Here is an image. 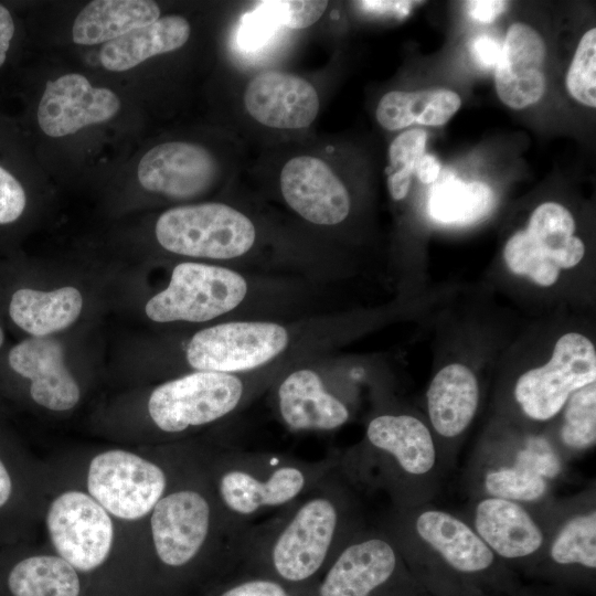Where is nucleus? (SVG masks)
Segmentation results:
<instances>
[{"mask_svg": "<svg viewBox=\"0 0 596 596\" xmlns=\"http://www.w3.org/2000/svg\"><path fill=\"white\" fill-rule=\"evenodd\" d=\"M478 398V382L468 366L453 363L443 368L427 391L429 418L436 432L445 437L464 432L475 416Z\"/></svg>", "mask_w": 596, "mask_h": 596, "instance_id": "nucleus-22", "label": "nucleus"}, {"mask_svg": "<svg viewBox=\"0 0 596 596\" xmlns=\"http://www.w3.org/2000/svg\"><path fill=\"white\" fill-rule=\"evenodd\" d=\"M262 2L273 13L280 25L292 30L305 29L317 22L328 6L327 1L318 0Z\"/></svg>", "mask_w": 596, "mask_h": 596, "instance_id": "nucleus-34", "label": "nucleus"}, {"mask_svg": "<svg viewBox=\"0 0 596 596\" xmlns=\"http://www.w3.org/2000/svg\"><path fill=\"white\" fill-rule=\"evenodd\" d=\"M370 444L397 461L411 475H423L435 464V447L427 427L409 415H380L366 429Z\"/></svg>", "mask_w": 596, "mask_h": 596, "instance_id": "nucleus-25", "label": "nucleus"}, {"mask_svg": "<svg viewBox=\"0 0 596 596\" xmlns=\"http://www.w3.org/2000/svg\"><path fill=\"white\" fill-rule=\"evenodd\" d=\"M397 568L393 546L368 538L341 547L318 579L315 596H373L386 586Z\"/></svg>", "mask_w": 596, "mask_h": 596, "instance_id": "nucleus-14", "label": "nucleus"}, {"mask_svg": "<svg viewBox=\"0 0 596 596\" xmlns=\"http://www.w3.org/2000/svg\"><path fill=\"white\" fill-rule=\"evenodd\" d=\"M201 596H315L313 592L297 590L264 575L240 572L226 576Z\"/></svg>", "mask_w": 596, "mask_h": 596, "instance_id": "nucleus-32", "label": "nucleus"}, {"mask_svg": "<svg viewBox=\"0 0 596 596\" xmlns=\"http://www.w3.org/2000/svg\"><path fill=\"white\" fill-rule=\"evenodd\" d=\"M327 461L304 462L272 456L224 457L213 478V496L227 524L238 533L253 518L287 509L326 476Z\"/></svg>", "mask_w": 596, "mask_h": 596, "instance_id": "nucleus-3", "label": "nucleus"}, {"mask_svg": "<svg viewBox=\"0 0 596 596\" xmlns=\"http://www.w3.org/2000/svg\"><path fill=\"white\" fill-rule=\"evenodd\" d=\"M551 556L558 564L596 567V513L570 520L555 538Z\"/></svg>", "mask_w": 596, "mask_h": 596, "instance_id": "nucleus-29", "label": "nucleus"}, {"mask_svg": "<svg viewBox=\"0 0 596 596\" xmlns=\"http://www.w3.org/2000/svg\"><path fill=\"white\" fill-rule=\"evenodd\" d=\"M574 232L575 222L566 207L543 203L531 214L526 230L514 233L507 242L505 264L515 275L551 286L562 268L574 267L584 256V243Z\"/></svg>", "mask_w": 596, "mask_h": 596, "instance_id": "nucleus-7", "label": "nucleus"}, {"mask_svg": "<svg viewBox=\"0 0 596 596\" xmlns=\"http://www.w3.org/2000/svg\"><path fill=\"white\" fill-rule=\"evenodd\" d=\"M82 308V294L72 286L51 291L21 288L11 297L9 315L32 337L44 338L73 324Z\"/></svg>", "mask_w": 596, "mask_h": 596, "instance_id": "nucleus-24", "label": "nucleus"}, {"mask_svg": "<svg viewBox=\"0 0 596 596\" xmlns=\"http://www.w3.org/2000/svg\"><path fill=\"white\" fill-rule=\"evenodd\" d=\"M596 380V350L577 332L563 334L551 360L529 370L517 381L514 396L531 418L546 421L556 415L572 393Z\"/></svg>", "mask_w": 596, "mask_h": 596, "instance_id": "nucleus-10", "label": "nucleus"}, {"mask_svg": "<svg viewBox=\"0 0 596 596\" xmlns=\"http://www.w3.org/2000/svg\"><path fill=\"white\" fill-rule=\"evenodd\" d=\"M149 515L158 562L152 594L183 596L190 586L209 575L205 553L212 549L210 543L219 525L228 524L214 496L195 487L167 491Z\"/></svg>", "mask_w": 596, "mask_h": 596, "instance_id": "nucleus-2", "label": "nucleus"}, {"mask_svg": "<svg viewBox=\"0 0 596 596\" xmlns=\"http://www.w3.org/2000/svg\"><path fill=\"white\" fill-rule=\"evenodd\" d=\"M485 483L491 494L505 500H535L546 488L544 478L517 467L488 473Z\"/></svg>", "mask_w": 596, "mask_h": 596, "instance_id": "nucleus-33", "label": "nucleus"}, {"mask_svg": "<svg viewBox=\"0 0 596 596\" xmlns=\"http://www.w3.org/2000/svg\"><path fill=\"white\" fill-rule=\"evenodd\" d=\"M3 340H4V334H3V330H2L1 327H0V347H1L2 343H3Z\"/></svg>", "mask_w": 596, "mask_h": 596, "instance_id": "nucleus-45", "label": "nucleus"}, {"mask_svg": "<svg viewBox=\"0 0 596 596\" xmlns=\"http://www.w3.org/2000/svg\"><path fill=\"white\" fill-rule=\"evenodd\" d=\"M245 397L237 375L194 371L158 385L148 400V413L162 432L177 434L224 418Z\"/></svg>", "mask_w": 596, "mask_h": 596, "instance_id": "nucleus-6", "label": "nucleus"}, {"mask_svg": "<svg viewBox=\"0 0 596 596\" xmlns=\"http://www.w3.org/2000/svg\"><path fill=\"white\" fill-rule=\"evenodd\" d=\"M468 14L481 23H491L507 8L505 1L476 0L466 3Z\"/></svg>", "mask_w": 596, "mask_h": 596, "instance_id": "nucleus-40", "label": "nucleus"}, {"mask_svg": "<svg viewBox=\"0 0 596 596\" xmlns=\"http://www.w3.org/2000/svg\"><path fill=\"white\" fill-rule=\"evenodd\" d=\"M280 191L286 203L301 217L317 225L341 223L350 212L347 188L321 159L298 156L280 172Z\"/></svg>", "mask_w": 596, "mask_h": 596, "instance_id": "nucleus-12", "label": "nucleus"}, {"mask_svg": "<svg viewBox=\"0 0 596 596\" xmlns=\"http://www.w3.org/2000/svg\"><path fill=\"white\" fill-rule=\"evenodd\" d=\"M570 94L579 103L596 106V29L581 39L566 76Z\"/></svg>", "mask_w": 596, "mask_h": 596, "instance_id": "nucleus-31", "label": "nucleus"}, {"mask_svg": "<svg viewBox=\"0 0 596 596\" xmlns=\"http://www.w3.org/2000/svg\"><path fill=\"white\" fill-rule=\"evenodd\" d=\"M216 173V162L204 147L183 141L155 146L137 167L143 189L174 199L201 194L213 183Z\"/></svg>", "mask_w": 596, "mask_h": 596, "instance_id": "nucleus-13", "label": "nucleus"}, {"mask_svg": "<svg viewBox=\"0 0 596 596\" xmlns=\"http://www.w3.org/2000/svg\"><path fill=\"white\" fill-rule=\"evenodd\" d=\"M264 532L244 534L241 572L264 575L297 590L313 592L340 550L342 510L327 476Z\"/></svg>", "mask_w": 596, "mask_h": 596, "instance_id": "nucleus-1", "label": "nucleus"}, {"mask_svg": "<svg viewBox=\"0 0 596 596\" xmlns=\"http://www.w3.org/2000/svg\"><path fill=\"white\" fill-rule=\"evenodd\" d=\"M25 205L24 188L0 164V225L15 222L23 214Z\"/></svg>", "mask_w": 596, "mask_h": 596, "instance_id": "nucleus-37", "label": "nucleus"}, {"mask_svg": "<svg viewBox=\"0 0 596 596\" xmlns=\"http://www.w3.org/2000/svg\"><path fill=\"white\" fill-rule=\"evenodd\" d=\"M475 525L480 539L507 558L530 555L542 545L539 526L522 507L510 500H482L476 509Z\"/></svg>", "mask_w": 596, "mask_h": 596, "instance_id": "nucleus-20", "label": "nucleus"}, {"mask_svg": "<svg viewBox=\"0 0 596 596\" xmlns=\"http://www.w3.org/2000/svg\"><path fill=\"white\" fill-rule=\"evenodd\" d=\"M470 52L478 65L493 68L501 57L502 45L493 38L482 34L473 39Z\"/></svg>", "mask_w": 596, "mask_h": 596, "instance_id": "nucleus-39", "label": "nucleus"}, {"mask_svg": "<svg viewBox=\"0 0 596 596\" xmlns=\"http://www.w3.org/2000/svg\"><path fill=\"white\" fill-rule=\"evenodd\" d=\"M414 172L423 183H434L440 174V163L433 155L425 153L416 163Z\"/></svg>", "mask_w": 596, "mask_h": 596, "instance_id": "nucleus-43", "label": "nucleus"}, {"mask_svg": "<svg viewBox=\"0 0 596 596\" xmlns=\"http://www.w3.org/2000/svg\"><path fill=\"white\" fill-rule=\"evenodd\" d=\"M247 281L226 267L184 262L178 264L166 289L151 297L147 317L155 322H205L237 308Z\"/></svg>", "mask_w": 596, "mask_h": 596, "instance_id": "nucleus-5", "label": "nucleus"}, {"mask_svg": "<svg viewBox=\"0 0 596 596\" xmlns=\"http://www.w3.org/2000/svg\"><path fill=\"white\" fill-rule=\"evenodd\" d=\"M10 368L28 379L31 398L40 406L65 412L77 405L81 390L64 363V350L54 338L23 340L9 352Z\"/></svg>", "mask_w": 596, "mask_h": 596, "instance_id": "nucleus-15", "label": "nucleus"}, {"mask_svg": "<svg viewBox=\"0 0 596 596\" xmlns=\"http://www.w3.org/2000/svg\"><path fill=\"white\" fill-rule=\"evenodd\" d=\"M363 7L368 9H385L393 10L394 12H406V8L409 7L413 2L411 1H362L360 2Z\"/></svg>", "mask_w": 596, "mask_h": 596, "instance_id": "nucleus-44", "label": "nucleus"}, {"mask_svg": "<svg viewBox=\"0 0 596 596\" xmlns=\"http://www.w3.org/2000/svg\"><path fill=\"white\" fill-rule=\"evenodd\" d=\"M277 405L284 424L296 432L333 430L349 419L348 407L311 369H298L281 381Z\"/></svg>", "mask_w": 596, "mask_h": 596, "instance_id": "nucleus-18", "label": "nucleus"}, {"mask_svg": "<svg viewBox=\"0 0 596 596\" xmlns=\"http://www.w3.org/2000/svg\"><path fill=\"white\" fill-rule=\"evenodd\" d=\"M247 113L272 128L299 129L312 124L319 111L315 87L302 77L265 72L254 77L244 93Z\"/></svg>", "mask_w": 596, "mask_h": 596, "instance_id": "nucleus-16", "label": "nucleus"}, {"mask_svg": "<svg viewBox=\"0 0 596 596\" xmlns=\"http://www.w3.org/2000/svg\"><path fill=\"white\" fill-rule=\"evenodd\" d=\"M545 55V43L533 28L524 23L509 28L494 75L501 102L521 109L542 98L546 87Z\"/></svg>", "mask_w": 596, "mask_h": 596, "instance_id": "nucleus-17", "label": "nucleus"}, {"mask_svg": "<svg viewBox=\"0 0 596 596\" xmlns=\"http://www.w3.org/2000/svg\"><path fill=\"white\" fill-rule=\"evenodd\" d=\"M14 491V475L4 456L0 454V513L13 501Z\"/></svg>", "mask_w": 596, "mask_h": 596, "instance_id": "nucleus-42", "label": "nucleus"}, {"mask_svg": "<svg viewBox=\"0 0 596 596\" xmlns=\"http://www.w3.org/2000/svg\"><path fill=\"white\" fill-rule=\"evenodd\" d=\"M155 234L168 252L220 260L245 255L256 238L255 226L245 214L217 202L167 210L157 220Z\"/></svg>", "mask_w": 596, "mask_h": 596, "instance_id": "nucleus-4", "label": "nucleus"}, {"mask_svg": "<svg viewBox=\"0 0 596 596\" xmlns=\"http://www.w3.org/2000/svg\"><path fill=\"white\" fill-rule=\"evenodd\" d=\"M289 343L285 327L268 321H232L198 331L185 356L195 371L234 374L260 368Z\"/></svg>", "mask_w": 596, "mask_h": 596, "instance_id": "nucleus-9", "label": "nucleus"}, {"mask_svg": "<svg viewBox=\"0 0 596 596\" xmlns=\"http://www.w3.org/2000/svg\"><path fill=\"white\" fill-rule=\"evenodd\" d=\"M280 24L273 13L258 2L252 12L243 15L237 33L238 45L246 51L263 46Z\"/></svg>", "mask_w": 596, "mask_h": 596, "instance_id": "nucleus-36", "label": "nucleus"}, {"mask_svg": "<svg viewBox=\"0 0 596 596\" xmlns=\"http://www.w3.org/2000/svg\"><path fill=\"white\" fill-rule=\"evenodd\" d=\"M160 18V8L149 0H96L74 20L72 39L79 45L107 43Z\"/></svg>", "mask_w": 596, "mask_h": 596, "instance_id": "nucleus-23", "label": "nucleus"}, {"mask_svg": "<svg viewBox=\"0 0 596 596\" xmlns=\"http://www.w3.org/2000/svg\"><path fill=\"white\" fill-rule=\"evenodd\" d=\"M14 31L15 25L11 12L0 3V67L7 60Z\"/></svg>", "mask_w": 596, "mask_h": 596, "instance_id": "nucleus-41", "label": "nucleus"}, {"mask_svg": "<svg viewBox=\"0 0 596 596\" xmlns=\"http://www.w3.org/2000/svg\"><path fill=\"white\" fill-rule=\"evenodd\" d=\"M416 530L459 572H480L493 562L487 544L468 525L446 512H423L416 520Z\"/></svg>", "mask_w": 596, "mask_h": 596, "instance_id": "nucleus-26", "label": "nucleus"}, {"mask_svg": "<svg viewBox=\"0 0 596 596\" xmlns=\"http://www.w3.org/2000/svg\"><path fill=\"white\" fill-rule=\"evenodd\" d=\"M0 596H89L82 575L56 554L0 561Z\"/></svg>", "mask_w": 596, "mask_h": 596, "instance_id": "nucleus-19", "label": "nucleus"}, {"mask_svg": "<svg viewBox=\"0 0 596 596\" xmlns=\"http://www.w3.org/2000/svg\"><path fill=\"white\" fill-rule=\"evenodd\" d=\"M191 26L181 15H166L105 43L99 52L102 65L113 72L130 70L143 61L183 46Z\"/></svg>", "mask_w": 596, "mask_h": 596, "instance_id": "nucleus-21", "label": "nucleus"}, {"mask_svg": "<svg viewBox=\"0 0 596 596\" xmlns=\"http://www.w3.org/2000/svg\"><path fill=\"white\" fill-rule=\"evenodd\" d=\"M561 437L572 448H586L596 439L595 382L578 389L568 398Z\"/></svg>", "mask_w": 596, "mask_h": 596, "instance_id": "nucleus-30", "label": "nucleus"}, {"mask_svg": "<svg viewBox=\"0 0 596 596\" xmlns=\"http://www.w3.org/2000/svg\"><path fill=\"white\" fill-rule=\"evenodd\" d=\"M426 141L427 132L423 129H409L398 135L389 149L390 173L412 175L416 163L425 155Z\"/></svg>", "mask_w": 596, "mask_h": 596, "instance_id": "nucleus-35", "label": "nucleus"}, {"mask_svg": "<svg viewBox=\"0 0 596 596\" xmlns=\"http://www.w3.org/2000/svg\"><path fill=\"white\" fill-rule=\"evenodd\" d=\"M87 493L111 517L136 521L150 514L168 491V476L158 464L124 449L94 456L86 475Z\"/></svg>", "mask_w": 596, "mask_h": 596, "instance_id": "nucleus-8", "label": "nucleus"}, {"mask_svg": "<svg viewBox=\"0 0 596 596\" xmlns=\"http://www.w3.org/2000/svg\"><path fill=\"white\" fill-rule=\"evenodd\" d=\"M460 105V97L449 89L393 91L380 99L376 119L389 130L402 129L413 123L441 126L455 115Z\"/></svg>", "mask_w": 596, "mask_h": 596, "instance_id": "nucleus-27", "label": "nucleus"}, {"mask_svg": "<svg viewBox=\"0 0 596 596\" xmlns=\"http://www.w3.org/2000/svg\"><path fill=\"white\" fill-rule=\"evenodd\" d=\"M120 109L119 97L71 73L46 83L38 106V124L49 137H64L110 120Z\"/></svg>", "mask_w": 596, "mask_h": 596, "instance_id": "nucleus-11", "label": "nucleus"}, {"mask_svg": "<svg viewBox=\"0 0 596 596\" xmlns=\"http://www.w3.org/2000/svg\"><path fill=\"white\" fill-rule=\"evenodd\" d=\"M494 206V194L482 182H464L444 177L430 191V216L445 224H472L486 217Z\"/></svg>", "mask_w": 596, "mask_h": 596, "instance_id": "nucleus-28", "label": "nucleus"}, {"mask_svg": "<svg viewBox=\"0 0 596 596\" xmlns=\"http://www.w3.org/2000/svg\"><path fill=\"white\" fill-rule=\"evenodd\" d=\"M514 467L543 478L556 476L561 466L549 446L542 440H535L529 444L526 449L519 453Z\"/></svg>", "mask_w": 596, "mask_h": 596, "instance_id": "nucleus-38", "label": "nucleus"}]
</instances>
